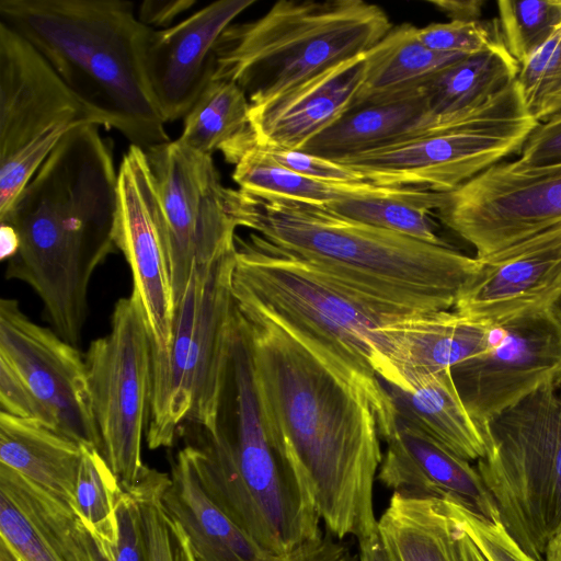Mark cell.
<instances>
[{
    "label": "cell",
    "mask_w": 561,
    "mask_h": 561,
    "mask_svg": "<svg viewBox=\"0 0 561 561\" xmlns=\"http://www.w3.org/2000/svg\"><path fill=\"white\" fill-rule=\"evenodd\" d=\"M238 225L392 316L449 310L478 260L339 216L324 206L263 199L228 188Z\"/></svg>",
    "instance_id": "cell-2"
},
{
    "label": "cell",
    "mask_w": 561,
    "mask_h": 561,
    "mask_svg": "<svg viewBox=\"0 0 561 561\" xmlns=\"http://www.w3.org/2000/svg\"><path fill=\"white\" fill-rule=\"evenodd\" d=\"M257 146L275 162L301 175L331 183L365 182L352 169L301 149Z\"/></svg>",
    "instance_id": "cell-42"
},
{
    "label": "cell",
    "mask_w": 561,
    "mask_h": 561,
    "mask_svg": "<svg viewBox=\"0 0 561 561\" xmlns=\"http://www.w3.org/2000/svg\"><path fill=\"white\" fill-rule=\"evenodd\" d=\"M391 28L380 7L362 0H282L222 32L213 79L237 83L250 106L261 105L364 55Z\"/></svg>",
    "instance_id": "cell-7"
},
{
    "label": "cell",
    "mask_w": 561,
    "mask_h": 561,
    "mask_svg": "<svg viewBox=\"0 0 561 561\" xmlns=\"http://www.w3.org/2000/svg\"><path fill=\"white\" fill-rule=\"evenodd\" d=\"M168 513L184 530L195 561H280L262 548L206 494L185 446L171 460L162 494Z\"/></svg>",
    "instance_id": "cell-24"
},
{
    "label": "cell",
    "mask_w": 561,
    "mask_h": 561,
    "mask_svg": "<svg viewBox=\"0 0 561 561\" xmlns=\"http://www.w3.org/2000/svg\"><path fill=\"white\" fill-rule=\"evenodd\" d=\"M0 356L49 411L59 434L102 454L85 360L75 345L32 321L18 300L2 298Z\"/></svg>",
    "instance_id": "cell-16"
},
{
    "label": "cell",
    "mask_w": 561,
    "mask_h": 561,
    "mask_svg": "<svg viewBox=\"0 0 561 561\" xmlns=\"http://www.w3.org/2000/svg\"><path fill=\"white\" fill-rule=\"evenodd\" d=\"M82 445L42 423L0 412V463L73 510Z\"/></svg>",
    "instance_id": "cell-25"
},
{
    "label": "cell",
    "mask_w": 561,
    "mask_h": 561,
    "mask_svg": "<svg viewBox=\"0 0 561 561\" xmlns=\"http://www.w3.org/2000/svg\"><path fill=\"white\" fill-rule=\"evenodd\" d=\"M427 133L423 92L350 108L301 150L337 160Z\"/></svg>",
    "instance_id": "cell-28"
},
{
    "label": "cell",
    "mask_w": 561,
    "mask_h": 561,
    "mask_svg": "<svg viewBox=\"0 0 561 561\" xmlns=\"http://www.w3.org/2000/svg\"><path fill=\"white\" fill-rule=\"evenodd\" d=\"M84 360L102 455L128 490L147 468L141 440L151 383V336L134 290L117 300L110 332L91 342Z\"/></svg>",
    "instance_id": "cell-12"
},
{
    "label": "cell",
    "mask_w": 561,
    "mask_h": 561,
    "mask_svg": "<svg viewBox=\"0 0 561 561\" xmlns=\"http://www.w3.org/2000/svg\"><path fill=\"white\" fill-rule=\"evenodd\" d=\"M442 222L472 245L477 259L561 225V163L492 165L445 193Z\"/></svg>",
    "instance_id": "cell-14"
},
{
    "label": "cell",
    "mask_w": 561,
    "mask_h": 561,
    "mask_svg": "<svg viewBox=\"0 0 561 561\" xmlns=\"http://www.w3.org/2000/svg\"><path fill=\"white\" fill-rule=\"evenodd\" d=\"M0 561H23L14 550L0 538Z\"/></svg>",
    "instance_id": "cell-50"
},
{
    "label": "cell",
    "mask_w": 561,
    "mask_h": 561,
    "mask_svg": "<svg viewBox=\"0 0 561 561\" xmlns=\"http://www.w3.org/2000/svg\"><path fill=\"white\" fill-rule=\"evenodd\" d=\"M552 310L554 311L556 316L558 317L559 321L561 322V297L554 304Z\"/></svg>",
    "instance_id": "cell-51"
},
{
    "label": "cell",
    "mask_w": 561,
    "mask_h": 561,
    "mask_svg": "<svg viewBox=\"0 0 561 561\" xmlns=\"http://www.w3.org/2000/svg\"><path fill=\"white\" fill-rule=\"evenodd\" d=\"M420 42L436 53L461 56L484 51L503 42L499 24L484 21H449L417 27Z\"/></svg>",
    "instance_id": "cell-38"
},
{
    "label": "cell",
    "mask_w": 561,
    "mask_h": 561,
    "mask_svg": "<svg viewBox=\"0 0 561 561\" xmlns=\"http://www.w3.org/2000/svg\"><path fill=\"white\" fill-rule=\"evenodd\" d=\"M515 162L528 169L561 163V115L531 131Z\"/></svg>",
    "instance_id": "cell-43"
},
{
    "label": "cell",
    "mask_w": 561,
    "mask_h": 561,
    "mask_svg": "<svg viewBox=\"0 0 561 561\" xmlns=\"http://www.w3.org/2000/svg\"><path fill=\"white\" fill-rule=\"evenodd\" d=\"M124 490L103 455L82 445L73 511L89 535L114 546L118 540L117 507Z\"/></svg>",
    "instance_id": "cell-34"
},
{
    "label": "cell",
    "mask_w": 561,
    "mask_h": 561,
    "mask_svg": "<svg viewBox=\"0 0 561 561\" xmlns=\"http://www.w3.org/2000/svg\"><path fill=\"white\" fill-rule=\"evenodd\" d=\"M445 193L420 187H377L366 194L355 195L334 202L327 207L344 218L394 231L427 243L450 247L437 233L432 219L438 210Z\"/></svg>",
    "instance_id": "cell-32"
},
{
    "label": "cell",
    "mask_w": 561,
    "mask_h": 561,
    "mask_svg": "<svg viewBox=\"0 0 561 561\" xmlns=\"http://www.w3.org/2000/svg\"><path fill=\"white\" fill-rule=\"evenodd\" d=\"M232 295L238 309L280 325L333 376L366 401L380 438L396 412L370 365V332L399 319L334 285L311 267L272 249L259 234L236 238ZM401 318V317H400Z\"/></svg>",
    "instance_id": "cell-6"
},
{
    "label": "cell",
    "mask_w": 561,
    "mask_h": 561,
    "mask_svg": "<svg viewBox=\"0 0 561 561\" xmlns=\"http://www.w3.org/2000/svg\"><path fill=\"white\" fill-rule=\"evenodd\" d=\"M442 499L393 492L378 529L398 561H462Z\"/></svg>",
    "instance_id": "cell-31"
},
{
    "label": "cell",
    "mask_w": 561,
    "mask_h": 561,
    "mask_svg": "<svg viewBox=\"0 0 561 561\" xmlns=\"http://www.w3.org/2000/svg\"><path fill=\"white\" fill-rule=\"evenodd\" d=\"M185 447L206 494L268 552L322 533L308 479L266 426L238 310L216 431L196 428Z\"/></svg>",
    "instance_id": "cell-4"
},
{
    "label": "cell",
    "mask_w": 561,
    "mask_h": 561,
    "mask_svg": "<svg viewBox=\"0 0 561 561\" xmlns=\"http://www.w3.org/2000/svg\"><path fill=\"white\" fill-rule=\"evenodd\" d=\"M117 518L118 540L114 546L99 542L88 533L93 561H151L140 508L129 491L124 490Z\"/></svg>",
    "instance_id": "cell-39"
},
{
    "label": "cell",
    "mask_w": 561,
    "mask_h": 561,
    "mask_svg": "<svg viewBox=\"0 0 561 561\" xmlns=\"http://www.w3.org/2000/svg\"><path fill=\"white\" fill-rule=\"evenodd\" d=\"M365 75L364 55L337 64L261 105L250 106L260 146L302 149L353 105Z\"/></svg>",
    "instance_id": "cell-22"
},
{
    "label": "cell",
    "mask_w": 561,
    "mask_h": 561,
    "mask_svg": "<svg viewBox=\"0 0 561 561\" xmlns=\"http://www.w3.org/2000/svg\"><path fill=\"white\" fill-rule=\"evenodd\" d=\"M100 127L69 130L0 217L18 239L8 278L53 305L85 300L93 273L117 249L118 170Z\"/></svg>",
    "instance_id": "cell-3"
},
{
    "label": "cell",
    "mask_w": 561,
    "mask_h": 561,
    "mask_svg": "<svg viewBox=\"0 0 561 561\" xmlns=\"http://www.w3.org/2000/svg\"><path fill=\"white\" fill-rule=\"evenodd\" d=\"M0 22L27 41L89 111L148 150L170 141L144 72L149 26L118 0H1Z\"/></svg>",
    "instance_id": "cell-5"
},
{
    "label": "cell",
    "mask_w": 561,
    "mask_h": 561,
    "mask_svg": "<svg viewBox=\"0 0 561 561\" xmlns=\"http://www.w3.org/2000/svg\"><path fill=\"white\" fill-rule=\"evenodd\" d=\"M195 4V0H148L139 7V21L153 28L160 30L170 27L176 16Z\"/></svg>",
    "instance_id": "cell-45"
},
{
    "label": "cell",
    "mask_w": 561,
    "mask_h": 561,
    "mask_svg": "<svg viewBox=\"0 0 561 561\" xmlns=\"http://www.w3.org/2000/svg\"><path fill=\"white\" fill-rule=\"evenodd\" d=\"M234 164L233 181L239 190L263 199H277L316 206H328L346 197L374 191L368 182L331 183L294 172L267 156L259 147L253 133L220 151Z\"/></svg>",
    "instance_id": "cell-30"
},
{
    "label": "cell",
    "mask_w": 561,
    "mask_h": 561,
    "mask_svg": "<svg viewBox=\"0 0 561 561\" xmlns=\"http://www.w3.org/2000/svg\"><path fill=\"white\" fill-rule=\"evenodd\" d=\"M94 123L50 65L0 22V217L72 128Z\"/></svg>",
    "instance_id": "cell-11"
},
{
    "label": "cell",
    "mask_w": 561,
    "mask_h": 561,
    "mask_svg": "<svg viewBox=\"0 0 561 561\" xmlns=\"http://www.w3.org/2000/svg\"><path fill=\"white\" fill-rule=\"evenodd\" d=\"M379 382L398 416L468 461L485 456L484 435L467 411L450 369L426 376L411 390H401L381 379Z\"/></svg>",
    "instance_id": "cell-26"
},
{
    "label": "cell",
    "mask_w": 561,
    "mask_h": 561,
    "mask_svg": "<svg viewBox=\"0 0 561 561\" xmlns=\"http://www.w3.org/2000/svg\"><path fill=\"white\" fill-rule=\"evenodd\" d=\"M477 469L500 522L535 561L561 526V380L549 382L482 427Z\"/></svg>",
    "instance_id": "cell-9"
},
{
    "label": "cell",
    "mask_w": 561,
    "mask_h": 561,
    "mask_svg": "<svg viewBox=\"0 0 561 561\" xmlns=\"http://www.w3.org/2000/svg\"><path fill=\"white\" fill-rule=\"evenodd\" d=\"M477 260L453 307L462 317L499 327L561 297V225Z\"/></svg>",
    "instance_id": "cell-18"
},
{
    "label": "cell",
    "mask_w": 561,
    "mask_h": 561,
    "mask_svg": "<svg viewBox=\"0 0 561 561\" xmlns=\"http://www.w3.org/2000/svg\"><path fill=\"white\" fill-rule=\"evenodd\" d=\"M382 440L386 449L377 480L385 486L410 495L449 499L500 520L496 505L470 461L397 414Z\"/></svg>",
    "instance_id": "cell-21"
},
{
    "label": "cell",
    "mask_w": 561,
    "mask_h": 561,
    "mask_svg": "<svg viewBox=\"0 0 561 561\" xmlns=\"http://www.w3.org/2000/svg\"><path fill=\"white\" fill-rule=\"evenodd\" d=\"M0 538L23 561H93L75 511L2 463Z\"/></svg>",
    "instance_id": "cell-23"
},
{
    "label": "cell",
    "mask_w": 561,
    "mask_h": 561,
    "mask_svg": "<svg viewBox=\"0 0 561 561\" xmlns=\"http://www.w3.org/2000/svg\"><path fill=\"white\" fill-rule=\"evenodd\" d=\"M255 0H218L163 30L149 28L142 66L151 98L165 123L184 118L210 82L215 45Z\"/></svg>",
    "instance_id": "cell-19"
},
{
    "label": "cell",
    "mask_w": 561,
    "mask_h": 561,
    "mask_svg": "<svg viewBox=\"0 0 561 561\" xmlns=\"http://www.w3.org/2000/svg\"><path fill=\"white\" fill-rule=\"evenodd\" d=\"M516 81L525 107L537 123L561 115V25L520 66Z\"/></svg>",
    "instance_id": "cell-37"
},
{
    "label": "cell",
    "mask_w": 561,
    "mask_h": 561,
    "mask_svg": "<svg viewBox=\"0 0 561 561\" xmlns=\"http://www.w3.org/2000/svg\"><path fill=\"white\" fill-rule=\"evenodd\" d=\"M364 57V81L352 107L420 92L436 73L465 56L431 50L417 38V27L403 23L392 26Z\"/></svg>",
    "instance_id": "cell-29"
},
{
    "label": "cell",
    "mask_w": 561,
    "mask_h": 561,
    "mask_svg": "<svg viewBox=\"0 0 561 561\" xmlns=\"http://www.w3.org/2000/svg\"><path fill=\"white\" fill-rule=\"evenodd\" d=\"M236 251L194 267L174 310L169 346L151 347L150 449L171 447L186 424L216 431L237 317Z\"/></svg>",
    "instance_id": "cell-8"
},
{
    "label": "cell",
    "mask_w": 561,
    "mask_h": 561,
    "mask_svg": "<svg viewBox=\"0 0 561 561\" xmlns=\"http://www.w3.org/2000/svg\"><path fill=\"white\" fill-rule=\"evenodd\" d=\"M442 500L450 516L488 561H535L520 549L500 520L488 519L456 501Z\"/></svg>",
    "instance_id": "cell-40"
},
{
    "label": "cell",
    "mask_w": 561,
    "mask_h": 561,
    "mask_svg": "<svg viewBox=\"0 0 561 561\" xmlns=\"http://www.w3.org/2000/svg\"><path fill=\"white\" fill-rule=\"evenodd\" d=\"M168 481V473L147 467L140 479L125 491L139 505L151 561H195L184 530L163 506Z\"/></svg>",
    "instance_id": "cell-35"
},
{
    "label": "cell",
    "mask_w": 561,
    "mask_h": 561,
    "mask_svg": "<svg viewBox=\"0 0 561 561\" xmlns=\"http://www.w3.org/2000/svg\"><path fill=\"white\" fill-rule=\"evenodd\" d=\"M0 408L1 412L37 421L56 431L55 421L49 411L37 399L19 373L1 356Z\"/></svg>",
    "instance_id": "cell-41"
},
{
    "label": "cell",
    "mask_w": 561,
    "mask_h": 561,
    "mask_svg": "<svg viewBox=\"0 0 561 561\" xmlns=\"http://www.w3.org/2000/svg\"><path fill=\"white\" fill-rule=\"evenodd\" d=\"M115 244L130 267L151 347L165 351L175 310L165 257V218L147 153L131 145L118 168Z\"/></svg>",
    "instance_id": "cell-17"
},
{
    "label": "cell",
    "mask_w": 561,
    "mask_h": 561,
    "mask_svg": "<svg viewBox=\"0 0 561 561\" xmlns=\"http://www.w3.org/2000/svg\"><path fill=\"white\" fill-rule=\"evenodd\" d=\"M538 125L528 114L515 80L447 126L335 162L376 185L448 193L520 151Z\"/></svg>",
    "instance_id": "cell-10"
},
{
    "label": "cell",
    "mask_w": 561,
    "mask_h": 561,
    "mask_svg": "<svg viewBox=\"0 0 561 561\" xmlns=\"http://www.w3.org/2000/svg\"><path fill=\"white\" fill-rule=\"evenodd\" d=\"M358 546L359 561H398L383 540L379 529L367 537L358 539Z\"/></svg>",
    "instance_id": "cell-47"
},
{
    "label": "cell",
    "mask_w": 561,
    "mask_h": 561,
    "mask_svg": "<svg viewBox=\"0 0 561 561\" xmlns=\"http://www.w3.org/2000/svg\"><path fill=\"white\" fill-rule=\"evenodd\" d=\"M445 504V503H444ZM450 515V514H449ZM451 517V516H450ZM453 518V517H451ZM455 528L454 536L457 549L462 561H488L471 538L453 518Z\"/></svg>",
    "instance_id": "cell-48"
},
{
    "label": "cell",
    "mask_w": 561,
    "mask_h": 561,
    "mask_svg": "<svg viewBox=\"0 0 561 561\" xmlns=\"http://www.w3.org/2000/svg\"><path fill=\"white\" fill-rule=\"evenodd\" d=\"M450 371L481 428L540 387L561 380V322L550 309L495 327L490 348Z\"/></svg>",
    "instance_id": "cell-15"
},
{
    "label": "cell",
    "mask_w": 561,
    "mask_h": 561,
    "mask_svg": "<svg viewBox=\"0 0 561 561\" xmlns=\"http://www.w3.org/2000/svg\"><path fill=\"white\" fill-rule=\"evenodd\" d=\"M145 151L162 201L165 257L176 307L195 266L236 251L238 225L211 156L178 139Z\"/></svg>",
    "instance_id": "cell-13"
},
{
    "label": "cell",
    "mask_w": 561,
    "mask_h": 561,
    "mask_svg": "<svg viewBox=\"0 0 561 561\" xmlns=\"http://www.w3.org/2000/svg\"><path fill=\"white\" fill-rule=\"evenodd\" d=\"M495 327L442 310L414 313L374 329L368 339L377 377L401 390L484 353Z\"/></svg>",
    "instance_id": "cell-20"
},
{
    "label": "cell",
    "mask_w": 561,
    "mask_h": 561,
    "mask_svg": "<svg viewBox=\"0 0 561 561\" xmlns=\"http://www.w3.org/2000/svg\"><path fill=\"white\" fill-rule=\"evenodd\" d=\"M251 131L244 91L232 81L211 79L184 117L178 140L197 153L213 156Z\"/></svg>",
    "instance_id": "cell-33"
},
{
    "label": "cell",
    "mask_w": 561,
    "mask_h": 561,
    "mask_svg": "<svg viewBox=\"0 0 561 561\" xmlns=\"http://www.w3.org/2000/svg\"><path fill=\"white\" fill-rule=\"evenodd\" d=\"M520 65L503 42L465 56L436 73L422 89L427 133L473 112L516 80ZM426 133V134H427Z\"/></svg>",
    "instance_id": "cell-27"
},
{
    "label": "cell",
    "mask_w": 561,
    "mask_h": 561,
    "mask_svg": "<svg viewBox=\"0 0 561 561\" xmlns=\"http://www.w3.org/2000/svg\"><path fill=\"white\" fill-rule=\"evenodd\" d=\"M496 4L503 43L520 66L561 25V0H500Z\"/></svg>",
    "instance_id": "cell-36"
},
{
    "label": "cell",
    "mask_w": 561,
    "mask_h": 561,
    "mask_svg": "<svg viewBox=\"0 0 561 561\" xmlns=\"http://www.w3.org/2000/svg\"><path fill=\"white\" fill-rule=\"evenodd\" d=\"M543 561H561V526L549 539L545 548Z\"/></svg>",
    "instance_id": "cell-49"
},
{
    "label": "cell",
    "mask_w": 561,
    "mask_h": 561,
    "mask_svg": "<svg viewBox=\"0 0 561 561\" xmlns=\"http://www.w3.org/2000/svg\"><path fill=\"white\" fill-rule=\"evenodd\" d=\"M237 310L266 426L308 479L328 533L341 540L371 535L382 453L370 405L276 322Z\"/></svg>",
    "instance_id": "cell-1"
},
{
    "label": "cell",
    "mask_w": 561,
    "mask_h": 561,
    "mask_svg": "<svg viewBox=\"0 0 561 561\" xmlns=\"http://www.w3.org/2000/svg\"><path fill=\"white\" fill-rule=\"evenodd\" d=\"M341 540V539H339ZM330 533H322L282 557L280 561H359L358 556Z\"/></svg>",
    "instance_id": "cell-44"
},
{
    "label": "cell",
    "mask_w": 561,
    "mask_h": 561,
    "mask_svg": "<svg viewBox=\"0 0 561 561\" xmlns=\"http://www.w3.org/2000/svg\"><path fill=\"white\" fill-rule=\"evenodd\" d=\"M427 3L446 14L450 21H477L484 5L481 0H427Z\"/></svg>",
    "instance_id": "cell-46"
}]
</instances>
